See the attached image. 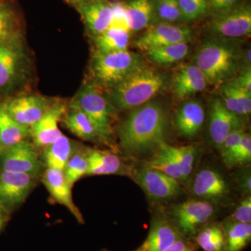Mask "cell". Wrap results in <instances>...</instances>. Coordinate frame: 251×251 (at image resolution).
<instances>
[{"label":"cell","mask_w":251,"mask_h":251,"mask_svg":"<svg viewBox=\"0 0 251 251\" xmlns=\"http://www.w3.org/2000/svg\"><path fill=\"white\" fill-rule=\"evenodd\" d=\"M166 115L162 105L150 101L133 109L117 129L120 146L126 152L142 154L165 142Z\"/></svg>","instance_id":"6da1fadb"},{"label":"cell","mask_w":251,"mask_h":251,"mask_svg":"<svg viewBox=\"0 0 251 251\" xmlns=\"http://www.w3.org/2000/svg\"><path fill=\"white\" fill-rule=\"evenodd\" d=\"M243 57L242 49L237 42L213 36L198 49L194 63L202 71L208 83L221 85L237 75Z\"/></svg>","instance_id":"7a4b0ae2"},{"label":"cell","mask_w":251,"mask_h":251,"mask_svg":"<svg viewBox=\"0 0 251 251\" xmlns=\"http://www.w3.org/2000/svg\"><path fill=\"white\" fill-rule=\"evenodd\" d=\"M30 54L23 34L0 42V103L17 95L30 78Z\"/></svg>","instance_id":"3957f363"},{"label":"cell","mask_w":251,"mask_h":251,"mask_svg":"<svg viewBox=\"0 0 251 251\" xmlns=\"http://www.w3.org/2000/svg\"><path fill=\"white\" fill-rule=\"evenodd\" d=\"M166 84L161 73L143 66L112 87L108 100L116 110H133L150 102Z\"/></svg>","instance_id":"277c9868"},{"label":"cell","mask_w":251,"mask_h":251,"mask_svg":"<svg viewBox=\"0 0 251 251\" xmlns=\"http://www.w3.org/2000/svg\"><path fill=\"white\" fill-rule=\"evenodd\" d=\"M68 107L80 110L87 115L102 142L109 143L111 140L113 135L112 122L116 110L97 85L91 82L83 84Z\"/></svg>","instance_id":"5b68a950"},{"label":"cell","mask_w":251,"mask_h":251,"mask_svg":"<svg viewBox=\"0 0 251 251\" xmlns=\"http://www.w3.org/2000/svg\"><path fill=\"white\" fill-rule=\"evenodd\" d=\"M143 66V56L128 50L107 53L96 51L91 72L99 85L111 89Z\"/></svg>","instance_id":"8992f818"},{"label":"cell","mask_w":251,"mask_h":251,"mask_svg":"<svg viewBox=\"0 0 251 251\" xmlns=\"http://www.w3.org/2000/svg\"><path fill=\"white\" fill-rule=\"evenodd\" d=\"M214 214L211 202L191 200L173 206L170 219L183 237L192 239L200 229L211 222Z\"/></svg>","instance_id":"52a82bcc"},{"label":"cell","mask_w":251,"mask_h":251,"mask_svg":"<svg viewBox=\"0 0 251 251\" xmlns=\"http://www.w3.org/2000/svg\"><path fill=\"white\" fill-rule=\"evenodd\" d=\"M206 28L216 37L234 39L250 36L251 5L242 3L227 12L212 16Z\"/></svg>","instance_id":"ba28073f"},{"label":"cell","mask_w":251,"mask_h":251,"mask_svg":"<svg viewBox=\"0 0 251 251\" xmlns=\"http://www.w3.org/2000/svg\"><path fill=\"white\" fill-rule=\"evenodd\" d=\"M44 163L39 158L36 147L24 140L0 153V170L11 173H25L39 176L44 171Z\"/></svg>","instance_id":"9c48e42d"},{"label":"cell","mask_w":251,"mask_h":251,"mask_svg":"<svg viewBox=\"0 0 251 251\" xmlns=\"http://www.w3.org/2000/svg\"><path fill=\"white\" fill-rule=\"evenodd\" d=\"M56 100L41 95H15L0 103L15 121L30 128L49 111Z\"/></svg>","instance_id":"30bf717a"},{"label":"cell","mask_w":251,"mask_h":251,"mask_svg":"<svg viewBox=\"0 0 251 251\" xmlns=\"http://www.w3.org/2000/svg\"><path fill=\"white\" fill-rule=\"evenodd\" d=\"M36 176L0 170V206L12 211L26 201L36 186Z\"/></svg>","instance_id":"8fae6325"},{"label":"cell","mask_w":251,"mask_h":251,"mask_svg":"<svg viewBox=\"0 0 251 251\" xmlns=\"http://www.w3.org/2000/svg\"><path fill=\"white\" fill-rule=\"evenodd\" d=\"M192 39V31L188 27L161 23L150 26L133 42V46L146 52L149 49L180 43H188Z\"/></svg>","instance_id":"7c38bea8"},{"label":"cell","mask_w":251,"mask_h":251,"mask_svg":"<svg viewBox=\"0 0 251 251\" xmlns=\"http://www.w3.org/2000/svg\"><path fill=\"white\" fill-rule=\"evenodd\" d=\"M133 175L135 181L153 200L172 199L177 196L181 191L180 181L147 165L135 170Z\"/></svg>","instance_id":"4fadbf2b"},{"label":"cell","mask_w":251,"mask_h":251,"mask_svg":"<svg viewBox=\"0 0 251 251\" xmlns=\"http://www.w3.org/2000/svg\"><path fill=\"white\" fill-rule=\"evenodd\" d=\"M241 128H244L241 117L229 111L221 99H214L209 112V133L216 148L219 150L229 133Z\"/></svg>","instance_id":"5bb4252c"},{"label":"cell","mask_w":251,"mask_h":251,"mask_svg":"<svg viewBox=\"0 0 251 251\" xmlns=\"http://www.w3.org/2000/svg\"><path fill=\"white\" fill-rule=\"evenodd\" d=\"M67 108L65 103L56 100L49 111L31 126L30 137L36 148L44 149L62 134L59 123Z\"/></svg>","instance_id":"9a60e30c"},{"label":"cell","mask_w":251,"mask_h":251,"mask_svg":"<svg viewBox=\"0 0 251 251\" xmlns=\"http://www.w3.org/2000/svg\"><path fill=\"white\" fill-rule=\"evenodd\" d=\"M192 192L200 200L219 201L229 193V186L219 172L204 168L196 173L192 183Z\"/></svg>","instance_id":"2e32d148"},{"label":"cell","mask_w":251,"mask_h":251,"mask_svg":"<svg viewBox=\"0 0 251 251\" xmlns=\"http://www.w3.org/2000/svg\"><path fill=\"white\" fill-rule=\"evenodd\" d=\"M42 175V182L47 188L51 197L56 202L66 206L80 224H83V216L73 201L72 186H69L64 172L47 168Z\"/></svg>","instance_id":"e0dca14e"},{"label":"cell","mask_w":251,"mask_h":251,"mask_svg":"<svg viewBox=\"0 0 251 251\" xmlns=\"http://www.w3.org/2000/svg\"><path fill=\"white\" fill-rule=\"evenodd\" d=\"M86 27L95 37L107 30L113 21L111 4L105 0H90L77 5Z\"/></svg>","instance_id":"ac0fdd59"},{"label":"cell","mask_w":251,"mask_h":251,"mask_svg":"<svg viewBox=\"0 0 251 251\" xmlns=\"http://www.w3.org/2000/svg\"><path fill=\"white\" fill-rule=\"evenodd\" d=\"M207 81L202 71L195 64H186L178 68L172 80L175 97L184 99L205 90Z\"/></svg>","instance_id":"d6986e66"},{"label":"cell","mask_w":251,"mask_h":251,"mask_svg":"<svg viewBox=\"0 0 251 251\" xmlns=\"http://www.w3.org/2000/svg\"><path fill=\"white\" fill-rule=\"evenodd\" d=\"M181 237L171 219L158 216L151 221L148 237L140 247L144 251H166Z\"/></svg>","instance_id":"ffe728a7"},{"label":"cell","mask_w":251,"mask_h":251,"mask_svg":"<svg viewBox=\"0 0 251 251\" xmlns=\"http://www.w3.org/2000/svg\"><path fill=\"white\" fill-rule=\"evenodd\" d=\"M205 113L202 103L198 100H186L176 110L174 125L179 134L184 138H193L201 131Z\"/></svg>","instance_id":"44dd1931"},{"label":"cell","mask_w":251,"mask_h":251,"mask_svg":"<svg viewBox=\"0 0 251 251\" xmlns=\"http://www.w3.org/2000/svg\"><path fill=\"white\" fill-rule=\"evenodd\" d=\"M87 157L88 169L86 176L122 175L126 173L120 157L110 151L87 148Z\"/></svg>","instance_id":"7402d4cb"},{"label":"cell","mask_w":251,"mask_h":251,"mask_svg":"<svg viewBox=\"0 0 251 251\" xmlns=\"http://www.w3.org/2000/svg\"><path fill=\"white\" fill-rule=\"evenodd\" d=\"M78 147L75 142L62 134L44 149L42 162L47 168L64 171L68 161Z\"/></svg>","instance_id":"603a6c76"},{"label":"cell","mask_w":251,"mask_h":251,"mask_svg":"<svg viewBox=\"0 0 251 251\" xmlns=\"http://www.w3.org/2000/svg\"><path fill=\"white\" fill-rule=\"evenodd\" d=\"M127 26L130 31H138L152 25L155 18L151 0H130L124 3Z\"/></svg>","instance_id":"cb8c5ba5"},{"label":"cell","mask_w":251,"mask_h":251,"mask_svg":"<svg viewBox=\"0 0 251 251\" xmlns=\"http://www.w3.org/2000/svg\"><path fill=\"white\" fill-rule=\"evenodd\" d=\"M61 122L80 139L89 142L101 141L90 119L80 110L68 107Z\"/></svg>","instance_id":"d4e9b609"},{"label":"cell","mask_w":251,"mask_h":251,"mask_svg":"<svg viewBox=\"0 0 251 251\" xmlns=\"http://www.w3.org/2000/svg\"><path fill=\"white\" fill-rule=\"evenodd\" d=\"M30 137L29 128L15 121L0 103V146L11 148Z\"/></svg>","instance_id":"484cf974"},{"label":"cell","mask_w":251,"mask_h":251,"mask_svg":"<svg viewBox=\"0 0 251 251\" xmlns=\"http://www.w3.org/2000/svg\"><path fill=\"white\" fill-rule=\"evenodd\" d=\"M130 31L125 28L110 26L100 35L94 37L97 52L102 53L127 50Z\"/></svg>","instance_id":"4316f807"},{"label":"cell","mask_w":251,"mask_h":251,"mask_svg":"<svg viewBox=\"0 0 251 251\" xmlns=\"http://www.w3.org/2000/svg\"><path fill=\"white\" fill-rule=\"evenodd\" d=\"M192 239L203 251H226V236L222 224L209 223Z\"/></svg>","instance_id":"83f0119b"},{"label":"cell","mask_w":251,"mask_h":251,"mask_svg":"<svg viewBox=\"0 0 251 251\" xmlns=\"http://www.w3.org/2000/svg\"><path fill=\"white\" fill-rule=\"evenodd\" d=\"M226 236V251H242L251 240V224L229 219L222 224Z\"/></svg>","instance_id":"f1b7e54d"},{"label":"cell","mask_w":251,"mask_h":251,"mask_svg":"<svg viewBox=\"0 0 251 251\" xmlns=\"http://www.w3.org/2000/svg\"><path fill=\"white\" fill-rule=\"evenodd\" d=\"M21 34V20L12 1L0 3V42Z\"/></svg>","instance_id":"f546056e"},{"label":"cell","mask_w":251,"mask_h":251,"mask_svg":"<svg viewBox=\"0 0 251 251\" xmlns=\"http://www.w3.org/2000/svg\"><path fill=\"white\" fill-rule=\"evenodd\" d=\"M166 143V142H163L160 144L158 152L146 165L177 181H183L179 167L167 149Z\"/></svg>","instance_id":"4dcf8cb0"},{"label":"cell","mask_w":251,"mask_h":251,"mask_svg":"<svg viewBox=\"0 0 251 251\" xmlns=\"http://www.w3.org/2000/svg\"><path fill=\"white\" fill-rule=\"evenodd\" d=\"M146 52L152 62L158 64H170L184 59L189 52V47L188 43H180L153 48Z\"/></svg>","instance_id":"1f68e13d"},{"label":"cell","mask_w":251,"mask_h":251,"mask_svg":"<svg viewBox=\"0 0 251 251\" xmlns=\"http://www.w3.org/2000/svg\"><path fill=\"white\" fill-rule=\"evenodd\" d=\"M87 169V148H81L79 146L68 161L63 172L68 184L73 187L76 181L86 176Z\"/></svg>","instance_id":"d6a6232c"},{"label":"cell","mask_w":251,"mask_h":251,"mask_svg":"<svg viewBox=\"0 0 251 251\" xmlns=\"http://www.w3.org/2000/svg\"><path fill=\"white\" fill-rule=\"evenodd\" d=\"M166 146L179 167L183 181H187L193 172L197 150L193 146L174 147L167 143Z\"/></svg>","instance_id":"836d02e7"},{"label":"cell","mask_w":251,"mask_h":251,"mask_svg":"<svg viewBox=\"0 0 251 251\" xmlns=\"http://www.w3.org/2000/svg\"><path fill=\"white\" fill-rule=\"evenodd\" d=\"M155 17L165 23H175L183 19L178 0H151Z\"/></svg>","instance_id":"e575fe53"},{"label":"cell","mask_w":251,"mask_h":251,"mask_svg":"<svg viewBox=\"0 0 251 251\" xmlns=\"http://www.w3.org/2000/svg\"><path fill=\"white\" fill-rule=\"evenodd\" d=\"M178 3L185 21H196L208 12L206 0H178Z\"/></svg>","instance_id":"d590c367"},{"label":"cell","mask_w":251,"mask_h":251,"mask_svg":"<svg viewBox=\"0 0 251 251\" xmlns=\"http://www.w3.org/2000/svg\"><path fill=\"white\" fill-rule=\"evenodd\" d=\"M251 161V137L248 133H244L240 143L238 145L233 156L231 158L228 167L242 166Z\"/></svg>","instance_id":"8d00e7d4"},{"label":"cell","mask_w":251,"mask_h":251,"mask_svg":"<svg viewBox=\"0 0 251 251\" xmlns=\"http://www.w3.org/2000/svg\"><path fill=\"white\" fill-rule=\"evenodd\" d=\"M245 133L244 128H239L229 133L221 144L219 149L221 158L226 165L228 164L231 158L233 156L238 145L240 143L243 135Z\"/></svg>","instance_id":"74e56055"},{"label":"cell","mask_w":251,"mask_h":251,"mask_svg":"<svg viewBox=\"0 0 251 251\" xmlns=\"http://www.w3.org/2000/svg\"><path fill=\"white\" fill-rule=\"evenodd\" d=\"M234 85L237 99L236 115L239 117L248 116L251 112V92Z\"/></svg>","instance_id":"f35d334b"},{"label":"cell","mask_w":251,"mask_h":251,"mask_svg":"<svg viewBox=\"0 0 251 251\" xmlns=\"http://www.w3.org/2000/svg\"><path fill=\"white\" fill-rule=\"evenodd\" d=\"M208 11L213 16L227 12L242 4V0H206Z\"/></svg>","instance_id":"ab89813d"},{"label":"cell","mask_w":251,"mask_h":251,"mask_svg":"<svg viewBox=\"0 0 251 251\" xmlns=\"http://www.w3.org/2000/svg\"><path fill=\"white\" fill-rule=\"evenodd\" d=\"M230 220L235 222L249 224L251 223V197L247 196L236 208Z\"/></svg>","instance_id":"60d3db41"},{"label":"cell","mask_w":251,"mask_h":251,"mask_svg":"<svg viewBox=\"0 0 251 251\" xmlns=\"http://www.w3.org/2000/svg\"><path fill=\"white\" fill-rule=\"evenodd\" d=\"M221 94L222 97L221 100L224 103L225 106L228 109L229 111L235 113L236 108H237L235 87L231 81L221 86Z\"/></svg>","instance_id":"b9f144b4"},{"label":"cell","mask_w":251,"mask_h":251,"mask_svg":"<svg viewBox=\"0 0 251 251\" xmlns=\"http://www.w3.org/2000/svg\"><path fill=\"white\" fill-rule=\"evenodd\" d=\"M231 82L241 88L251 92V65H248L242 69L237 77Z\"/></svg>","instance_id":"7bdbcfd3"},{"label":"cell","mask_w":251,"mask_h":251,"mask_svg":"<svg viewBox=\"0 0 251 251\" xmlns=\"http://www.w3.org/2000/svg\"><path fill=\"white\" fill-rule=\"evenodd\" d=\"M196 249L197 246L193 239L181 237L166 251H196Z\"/></svg>","instance_id":"ee69618b"},{"label":"cell","mask_w":251,"mask_h":251,"mask_svg":"<svg viewBox=\"0 0 251 251\" xmlns=\"http://www.w3.org/2000/svg\"><path fill=\"white\" fill-rule=\"evenodd\" d=\"M238 185L243 193H249L251 191V176L250 170H243L237 176Z\"/></svg>","instance_id":"f6af8a7d"},{"label":"cell","mask_w":251,"mask_h":251,"mask_svg":"<svg viewBox=\"0 0 251 251\" xmlns=\"http://www.w3.org/2000/svg\"><path fill=\"white\" fill-rule=\"evenodd\" d=\"M3 212H4V211H0V232H1V229L4 227L6 221V217L4 216V214H3Z\"/></svg>","instance_id":"bcb514c9"},{"label":"cell","mask_w":251,"mask_h":251,"mask_svg":"<svg viewBox=\"0 0 251 251\" xmlns=\"http://www.w3.org/2000/svg\"><path fill=\"white\" fill-rule=\"evenodd\" d=\"M69 2L72 3V4L77 5L82 4V3L86 2V1H90V0H68Z\"/></svg>","instance_id":"7dc6e473"},{"label":"cell","mask_w":251,"mask_h":251,"mask_svg":"<svg viewBox=\"0 0 251 251\" xmlns=\"http://www.w3.org/2000/svg\"><path fill=\"white\" fill-rule=\"evenodd\" d=\"M133 251H144L143 249H142L141 247L138 248V249H136V250Z\"/></svg>","instance_id":"c3c4849f"},{"label":"cell","mask_w":251,"mask_h":251,"mask_svg":"<svg viewBox=\"0 0 251 251\" xmlns=\"http://www.w3.org/2000/svg\"><path fill=\"white\" fill-rule=\"evenodd\" d=\"M12 1V0H0V3L4 2V1Z\"/></svg>","instance_id":"681fc988"},{"label":"cell","mask_w":251,"mask_h":251,"mask_svg":"<svg viewBox=\"0 0 251 251\" xmlns=\"http://www.w3.org/2000/svg\"><path fill=\"white\" fill-rule=\"evenodd\" d=\"M0 211H4V210L2 209V208L1 207V206H0Z\"/></svg>","instance_id":"f907efd6"},{"label":"cell","mask_w":251,"mask_h":251,"mask_svg":"<svg viewBox=\"0 0 251 251\" xmlns=\"http://www.w3.org/2000/svg\"><path fill=\"white\" fill-rule=\"evenodd\" d=\"M1 151H2V148H1V147L0 146V153H1Z\"/></svg>","instance_id":"816d5d0a"},{"label":"cell","mask_w":251,"mask_h":251,"mask_svg":"<svg viewBox=\"0 0 251 251\" xmlns=\"http://www.w3.org/2000/svg\"><path fill=\"white\" fill-rule=\"evenodd\" d=\"M112 1H120V0H112Z\"/></svg>","instance_id":"f5cc1de1"}]
</instances>
